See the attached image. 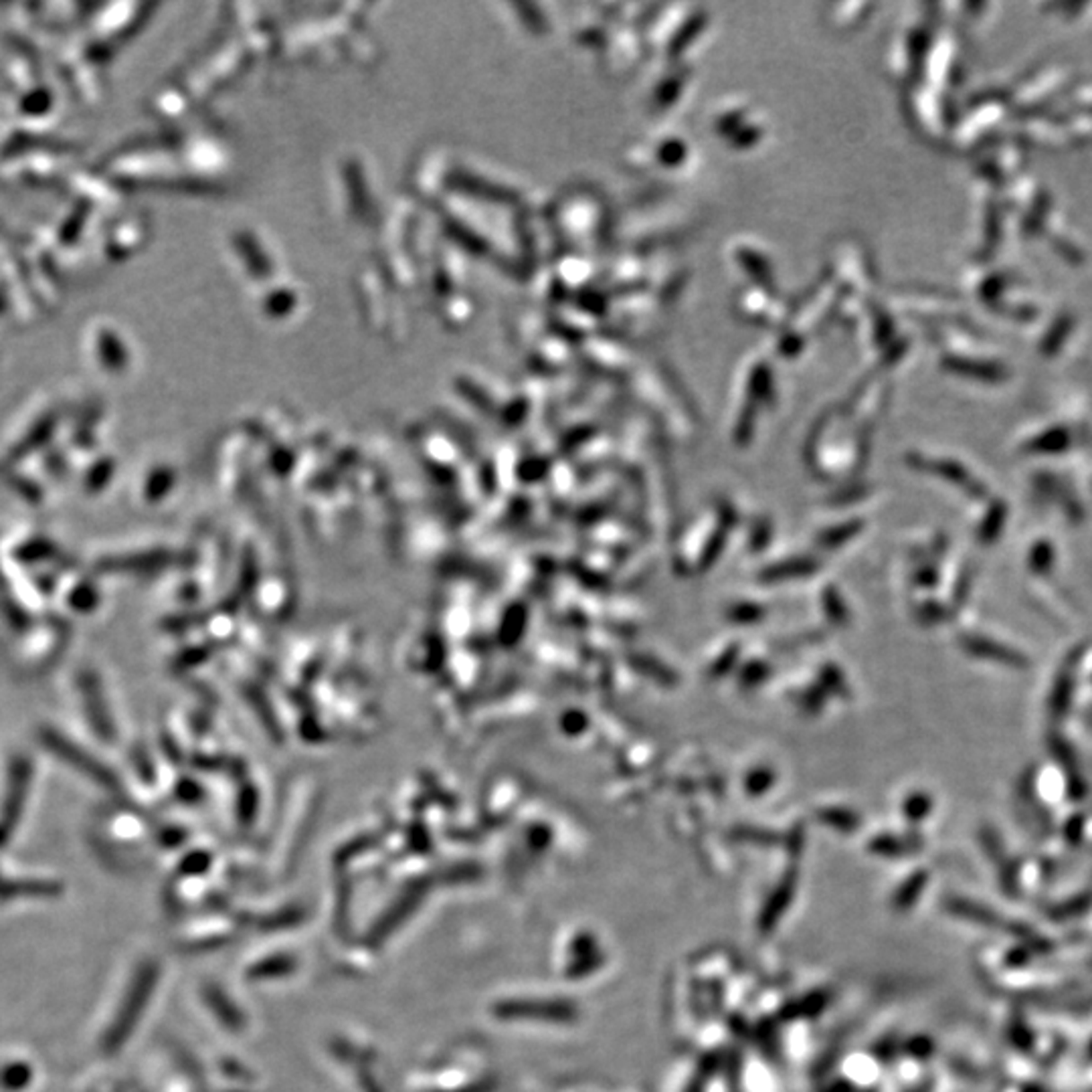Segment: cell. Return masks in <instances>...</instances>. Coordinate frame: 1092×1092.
Instances as JSON below:
<instances>
[{"mask_svg": "<svg viewBox=\"0 0 1092 1092\" xmlns=\"http://www.w3.org/2000/svg\"><path fill=\"white\" fill-rule=\"evenodd\" d=\"M1090 906H1092V893L1088 890V893L1072 896L1064 903L1052 906V909L1048 911V917L1054 920H1068V919L1080 917V914L1087 912Z\"/></svg>", "mask_w": 1092, "mask_h": 1092, "instance_id": "obj_4", "label": "cell"}, {"mask_svg": "<svg viewBox=\"0 0 1092 1092\" xmlns=\"http://www.w3.org/2000/svg\"><path fill=\"white\" fill-rule=\"evenodd\" d=\"M1050 563H1052L1050 546H1046V544L1038 546V549H1035L1034 555H1032V565H1034L1035 571H1048Z\"/></svg>", "mask_w": 1092, "mask_h": 1092, "instance_id": "obj_7", "label": "cell"}, {"mask_svg": "<svg viewBox=\"0 0 1092 1092\" xmlns=\"http://www.w3.org/2000/svg\"><path fill=\"white\" fill-rule=\"evenodd\" d=\"M945 909L949 911L951 914H955V917L973 920L975 925L990 927V929L1001 927V922H1006V920H1001V917H1000L998 912L990 911V909H987V906L977 904L973 901H967V898H959V896L947 898Z\"/></svg>", "mask_w": 1092, "mask_h": 1092, "instance_id": "obj_2", "label": "cell"}, {"mask_svg": "<svg viewBox=\"0 0 1092 1092\" xmlns=\"http://www.w3.org/2000/svg\"><path fill=\"white\" fill-rule=\"evenodd\" d=\"M965 647H967V652H971V654L982 656V657H990V660L1003 662L1006 665H1011V668H1024V665H1026V657L1022 654L1011 652V649L1003 647L1000 644H993V641L979 639V638H967L965 639Z\"/></svg>", "mask_w": 1092, "mask_h": 1092, "instance_id": "obj_3", "label": "cell"}, {"mask_svg": "<svg viewBox=\"0 0 1092 1092\" xmlns=\"http://www.w3.org/2000/svg\"><path fill=\"white\" fill-rule=\"evenodd\" d=\"M1090 1052H1092V1044H1090Z\"/></svg>", "mask_w": 1092, "mask_h": 1092, "instance_id": "obj_8", "label": "cell"}, {"mask_svg": "<svg viewBox=\"0 0 1092 1092\" xmlns=\"http://www.w3.org/2000/svg\"><path fill=\"white\" fill-rule=\"evenodd\" d=\"M27 761V759H25ZM22 759L17 761V765L13 769V783H11V797L6 801L4 806V814L3 819H0V840L6 838V833H9L14 823H17L19 817V807L22 803V797L27 795V785H29V762H25Z\"/></svg>", "mask_w": 1092, "mask_h": 1092, "instance_id": "obj_1", "label": "cell"}, {"mask_svg": "<svg viewBox=\"0 0 1092 1092\" xmlns=\"http://www.w3.org/2000/svg\"><path fill=\"white\" fill-rule=\"evenodd\" d=\"M1001 522H1003V510L1001 508L993 510L990 514V516H987L985 524L982 526V538H983L985 542H990V541H993L995 536H998V530L1001 526Z\"/></svg>", "mask_w": 1092, "mask_h": 1092, "instance_id": "obj_6", "label": "cell"}, {"mask_svg": "<svg viewBox=\"0 0 1092 1092\" xmlns=\"http://www.w3.org/2000/svg\"><path fill=\"white\" fill-rule=\"evenodd\" d=\"M925 882H927L925 872L914 874V876L911 880H906V885L903 886L901 893L896 894V901H894L896 909H901V911L911 909V904L914 901H917V898L920 896V893H922V888H925Z\"/></svg>", "mask_w": 1092, "mask_h": 1092, "instance_id": "obj_5", "label": "cell"}]
</instances>
